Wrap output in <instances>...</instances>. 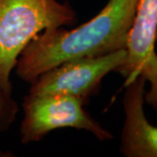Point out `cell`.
Returning a JSON list of instances; mask_svg holds the SVG:
<instances>
[{
	"mask_svg": "<svg viewBox=\"0 0 157 157\" xmlns=\"http://www.w3.org/2000/svg\"><path fill=\"white\" fill-rule=\"evenodd\" d=\"M126 55V49H123L107 55L62 63L33 81L28 94L73 96L86 102L99 92L103 78L122 64Z\"/></svg>",
	"mask_w": 157,
	"mask_h": 157,
	"instance_id": "cell-4",
	"label": "cell"
},
{
	"mask_svg": "<svg viewBox=\"0 0 157 157\" xmlns=\"http://www.w3.org/2000/svg\"><path fill=\"white\" fill-rule=\"evenodd\" d=\"M150 83V89L144 94V101L153 109L157 110V54L152 53L143 63L140 74Z\"/></svg>",
	"mask_w": 157,
	"mask_h": 157,
	"instance_id": "cell-7",
	"label": "cell"
},
{
	"mask_svg": "<svg viewBox=\"0 0 157 157\" xmlns=\"http://www.w3.org/2000/svg\"><path fill=\"white\" fill-rule=\"evenodd\" d=\"M156 40H157V37H156Z\"/></svg>",
	"mask_w": 157,
	"mask_h": 157,
	"instance_id": "cell-9",
	"label": "cell"
},
{
	"mask_svg": "<svg viewBox=\"0 0 157 157\" xmlns=\"http://www.w3.org/2000/svg\"><path fill=\"white\" fill-rule=\"evenodd\" d=\"M157 37V0H139L135 19L126 47L127 55L114 72L125 78L128 85L137 78L147 59L155 52Z\"/></svg>",
	"mask_w": 157,
	"mask_h": 157,
	"instance_id": "cell-6",
	"label": "cell"
},
{
	"mask_svg": "<svg viewBox=\"0 0 157 157\" xmlns=\"http://www.w3.org/2000/svg\"><path fill=\"white\" fill-rule=\"evenodd\" d=\"M76 21L72 6L58 0H0V89L11 95V71L39 32Z\"/></svg>",
	"mask_w": 157,
	"mask_h": 157,
	"instance_id": "cell-2",
	"label": "cell"
},
{
	"mask_svg": "<svg viewBox=\"0 0 157 157\" xmlns=\"http://www.w3.org/2000/svg\"><path fill=\"white\" fill-rule=\"evenodd\" d=\"M85 103L83 100L73 96L26 95L22 103L21 142L28 144L39 141L51 131L62 128L83 129L98 140H112V134L83 108Z\"/></svg>",
	"mask_w": 157,
	"mask_h": 157,
	"instance_id": "cell-3",
	"label": "cell"
},
{
	"mask_svg": "<svg viewBox=\"0 0 157 157\" xmlns=\"http://www.w3.org/2000/svg\"><path fill=\"white\" fill-rule=\"evenodd\" d=\"M147 80L139 75L125 86V121L120 152L126 157H157V126L148 122L144 112Z\"/></svg>",
	"mask_w": 157,
	"mask_h": 157,
	"instance_id": "cell-5",
	"label": "cell"
},
{
	"mask_svg": "<svg viewBox=\"0 0 157 157\" xmlns=\"http://www.w3.org/2000/svg\"><path fill=\"white\" fill-rule=\"evenodd\" d=\"M138 2L109 0L95 17L77 28L67 30L60 26L38 33L18 57L17 75L32 83L62 63L126 49Z\"/></svg>",
	"mask_w": 157,
	"mask_h": 157,
	"instance_id": "cell-1",
	"label": "cell"
},
{
	"mask_svg": "<svg viewBox=\"0 0 157 157\" xmlns=\"http://www.w3.org/2000/svg\"><path fill=\"white\" fill-rule=\"evenodd\" d=\"M18 111V105L11 95L0 89V133H4L11 128Z\"/></svg>",
	"mask_w": 157,
	"mask_h": 157,
	"instance_id": "cell-8",
	"label": "cell"
}]
</instances>
